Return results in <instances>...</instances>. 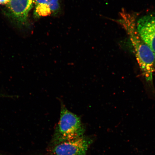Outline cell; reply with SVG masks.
<instances>
[{
	"label": "cell",
	"instance_id": "6da1fadb",
	"mask_svg": "<svg viewBox=\"0 0 155 155\" xmlns=\"http://www.w3.org/2000/svg\"><path fill=\"white\" fill-rule=\"evenodd\" d=\"M135 15L122 9L117 22L124 29L133 48L136 58L143 74L147 82L152 83L155 71V58L150 48L145 44L137 27Z\"/></svg>",
	"mask_w": 155,
	"mask_h": 155
},
{
	"label": "cell",
	"instance_id": "7a4b0ae2",
	"mask_svg": "<svg viewBox=\"0 0 155 155\" xmlns=\"http://www.w3.org/2000/svg\"><path fill=\"white\" fill-rule=\"evenodd\" d=\"M84 131L81 118L62 104L59 121L53 137L54 145L82 137Z\"/></svg>",
	"mask_w": 155,
	"mask_h": 155
},
{
	"label": "cell",
	"instance_id": "3957f363",
	"mask_svg": "<svg viewBox=\"0 0 155 155\" xmlns=\"http://www.w3.org/2000/svg\"><path fill=\"white\" fill-rule=\"evenodd\" d=\"M92 140L83 136L74 140L64 141L54 147V155H86Z\"/></svg>",
	"mask_w": 155,
	"mask_h": 155
},
{
	"label": "cell",
	"instance_id": "277c9868",
	"mask_svg": "<svg viewBox=\"0 0 155 155\" xmlns=\"http://www.w3.org/2000/svg\"><path fill=\"white\" fill-rule=\"evenodd\" d=\"M35 0H11L6 5L7 14L17 24L28 23L29 13L34 7Z\"/></svg>",
	"mask_w": 155,
	"mask_h": 155
},
{
	"label": "cell",
	"instance_id": "5b68a950",
	"mask_svg": "<svg viewBox=\"0 0 155 155\" xmlns=\"http://www.w3.org/2000/svg\"><path fill=\"white\" fill-rule=\"evenodd\" d=\"M137 30L155 58V12L144 15L137 23Z\"/></svg>",
	"mask_w": 155,
	"mask_h": 155
},
{
	"label": "cell",
	"instance_id": "8992f818",
	"mask_svg": "<svg viewBox=\"0 0 155 155\" xmlns=\"http://www.w3.org/2000/svg\"><path fill=\"white\" fill-rule=\"evenodd\" d=\"M34 7L37 18L57 15L61 9L59 0H35Z\"/></svg>",
	"mask_w": 155,
	"mask_h": 155
},
{
	"label": "cell",
	"instance_id": "52a82bcc",
	"mask_svg": "<svg viewBox=\"0 0 155 155\" xmlns=\"http://www.w3.org/2000/svg\"><path fill=\"white\" fill-rule=\"evenodd\" d=\"M11 0H0V5L6 6L9 3Z\"/></svg>",
	"mask_w": 155,
	"mask_h": 155
}]
</instances>
